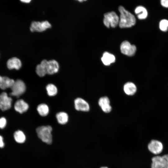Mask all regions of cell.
Instances as JSON below:
<instances>
[{
    "label": "cell",
    "instance_id": "1",
    "mask_svg": "<svg viewBox=\"0 0 168 168\" xmlns=\"http://www.w3.org/2000/svg\"><path fill=\"white\" fill-rule=\"evenodd\" d=\"M119 10L120 13L119 24L120 28L130 27L135 24L136 20L133 15L122 6L119 7Z\"/></svg>",
    "mask_w": 168,
    "mask_h": 168
},
{
    "label": "cell",
    "instance_id": "2",
    "mask_svg": "<svg viewBox=\"0 0 168 168\" xmlns=\"http://www.w3.org/2000/svg\"><path fill=\"white\" fill-rule=\"evenodd\" d=\"M52 130V128L49 125L42 126L37 128L36 132L38 137L42 142L50 144L53 140L51 133Z\"/></svg>",
    "mask_w": 168,
    "mask_h": 168
},
{
    "label": "cell",
    "instance_id": "3",
    "mask_svg": "<svg viewBox=\"0 0 168 168\" xmlns=\"http://www.w3.org/2000/svg\"><path fill=\"white\" fill-rule=\"evenodd\" d=\"M119 17L117 14L114 12H111L104 15L103 22L107 27L109 28L111 26L114 28L119 24Z\"/></svg>",
    "mask_w": 168,
    "mask_h": 168
},
{
    "label": "cell",
    "instance_id": "4",
    "mask_svg": "<svg viewBox=\"0 0 168 168\" xmlns=\"http://www.w3.org/2000/svg\"><path fill=\"white\" fill-rule=\"evenodd\" d=\"M10 88L12 91L10 94V95L19 97L25 92L26 90V86L22 81L17 80L15 81Z\"/></svg>",
    "mask_w": 168,
    "mask_h": 168
},
{
    "label": "cell",
    "instance_id": "5",
    "mask_svg": "<svg viewBox=\"0 0 168 168\" xmlns=\"http://www.w3.org/2000/svg\"><path fill=\"white\" fill-rule=\"evenodd\" d=\"M51 27V24L47 21L41 22L33 21L31 23L30 30L32 32H41Z\"/></svg>",
    "mask_w": 168,
    "mask_h": 168
},
{
    "label": "cell",
    "instance_id": "6",
    "mask_svg": "<svg viewBox=\"0 0 168 168\" xmlns=\"http://www.w3.org/2000/svg\"><path fill=\"white\" fill-rule=\"evenodd\" d=\"M120 48L122 53L129 56L134 55L136 51V47L135 45L131 44L126 40L122 43Z\"/></svg>",
    "mask_w": 168,
    "mask_h": 168
},
{
    "label": "cell",
    "instance_id": "7",
    "mask_svg": "<svg viewBox=\"0 0 168 168\" xmlns=\"http://www.w3.org/2000/svg\"><path fill=\"white\" fill-rule=\"evenodd\" d=\"M12 99L8 96L7 94L3 92L0 94V109L4 111L11 107Z\"/></svg>",
    "mask_w": 168,
    "mask_h": 168
},
{
    "label": "cell",
    "instance_id": "8",
    "mask_svg": "<svg viewBox=\"0 0 168 168\" xmlns=\"http://www.w3.org/2000/svg\"><path fill=\"white\" fill-rule=\"evenodd\" d=\"M149 150L155 155L160 154L163 149L162 143L160 141L155 140H152L148 145Z\"/></svg>",
    "mask_w": 168,
    "mask_h": 168
},
{
    "label": "cell",
    "instance_id": "9",
    "mask_svg": "<svg viewBox=\"0 0 168 168\" xmlns=\"http://www.w3.org/2000/svg\"><path fill=\"white\" fill-rule=\"evenodd\" d=\"M74 102L75 107L77 110L85 112L89 110L88 104L83 99L77 98L75 100Z\"/></svg>",
    "mask_w": 168,
    "mask_h": 168
},
{
    "label": "cell",
    "instance_id": "10",
    "mask_svg": "<svg viewBox=\"0 0 168 168\" xmlns=\"http://www.w3.org/2000/svg\"><path fill=\"white\" fill-rule=\"evenodd\" d=\"M46 68L47 74L52 75L58 72L59 65L56 60H51L47 61Z\"/></svg>",
    "mask_w": 168,
    "mask_h": 168
},
{
    "label": "cell",
    "instance_id": "11",
    "mask_svg": "<svg viewBox=\"0 0 168 168\" xmlns=\"http://www.w3.org/2000/svg\"><path fill=\"white\" fill-rule=\"evenodd\" d=\"M98 104L102 110L105 113L110 112L112 108L110 105V101L109 98L106 96L101 97L98 101Z\"/></svg>",
    "mask_w": 168,
    "mask_h": 168
},
{
    "label": "cell",
    "instance_id": "12",
    "mask_svg": "<svg viewBox=\"0 0 168 168\" xmlns=\"http://www.w3.org/2000/svg\"><path fill=\"white\" fill-rule=\"evenodd\" d=\"M151 168H163L166 166V162L162 156H157L152 158Z\"/></svg>",
    "mask_w": 168,
    "mask_h": 168
},
{
    "label": "cell",
    "instance_id": "13",
    "mask_svg": "<svg viewBox=\"0 0 168 168\" xmlns=\"http://www.w3.org/2000/svg\"><path fill=\"white\" fill-rule=\"evenodd\" d=\"M29 107L28 104L22 99L17 100L14 105L15 110L21 114L26 112L28 110Z\"/></svg>",
    "mask_w": 168,
    "mask_h": 168
},
{
    "label": "cell",
    "instance_id": "14",
    "mask_svg": "<svg viewBox=\"0 0 168 168\" xmlns=\"http://www.w3.org/2000/svg\"><path fill=\"white\" fill-rule=\"evenodd\" d=\"M7 66L9 69H15L18 70L21 67V61L16 57H13L9 59L7 62Z\"/></svg>",
    "mask_w": 168,
    "mask_h": 168
},
{
    "label": "cell",
    "instance_id": "15",
    "mask_svg": "<svg viewBox=\"0 0 168 168\" xmlns=\"http://www.w3.org/2000/svg\"><path fill=\"white\" fill-rule=\"evenodd\" d=\"M15 81L7 77L0 76V88L5 90L8 88H11Z\"/></svg>",
    "mask_w": 168,
    "mask_h": 168
},
{
    "label": "cell",
    "instance_id": "16",
    "mask_svg": "<svg viewBox=\"0 0 168 168\" xmlns=\"http://www.w3.org/2000/svg\"><path fill=\"white\" fill-rule=\"evenodd\" d=\"M47 61L45 59L43 60L40 64L37 66L36 72L40 77H44L47 74L46 67Z\"/></svg>",
    "mask_w": 168,
    "mask_h": 168
},
{
    "label": "cell",
    "instance_id": "17",
    "mask_svg": "<svg viewBox=\"0 0 168 168\" xmlns=\"http://www.w3.org/2000/svg\"><path fill=\"white\" fill-rule=\"evenodd\" d=\"M101 59L105 65L108 66L115 62V58L113 54L107 52H105L103 54Z\"/></svg>",
    "mask_w": 168,
    "mask_h": 168
},
{
    "label": "cell",
    "instance_id": "18",
    "mask_svg": "<svg viewBox=\"0 0 168 168\" xmlns=\"http://www.w3.org/2000/svg\"><path fill=\"white\" fill-rule=\"evenodd\" d=\"M124 90L125 94L127 95L131 96L133 95L136 93L137 87L133 83L129 82L124 84Z\"/></svg>",
    "mask_w": 168,
    "mask_h": 168
},
{
    "label": "cell",
    "instance_id": "19",
    "mask_svg": "<svg viewBox=\"0 0 168 168\" xmlns=\"http://www.w3.org/2000/svg\"><path fill=\"white\" fill-rule=\"evenodd\" d=\"M135 12L137 15L138 18L141 20L146 18L148 15L146 9L142 6L137 7L135 10Z\"/></svg>",
    "mask_w": 168,
    "mask_h": 168
},
{
    "label": "cell",
    "instance_id": "20",
    "mask_svg": "<svg viewBox=\"0 0 168 168\" xmlns=\"http://www.w3.org/2000/svg\"><path fill=\"white\" fill-rule=\"evenodd\" d=\"M56 116L58 122L60 124H64L68 122V116L65 112H59L57 114Z\"/></svg>",
    "mask_w": 168,
    "mask_h": 168
},
{
    "label": "cell",
    "instance_id": "21",
    "mask_svg": "<svg viewBox=\"0 0 168 168\" xmlns=\"http://www.w3.org/2000/svg\"><path fill=\"white\" fill-rule=\"evenodd\" d=\"M37 110L39 114L42 116L47 115L49 112L48 106L44 103L39 105L37 107Z\"/></svg>",
    "mask_w": 168,
    "mask_h": 168
},
{
    "label": "cell",
    "instance_id": "22",
    "mask_svg": "<svg viewBox=\"0 0 168 168\" xmlns=\"http://www.w3.org/2000/svg\"><path fill=\"white\" fill-rule=\"evenodd\" d=\"M14 136L16 142L18 143H23L26 140L25 134L21 130H18L16 131L14 133Z\"/></svg>",
    "mask_w": 168,
    "mask_h": 168
},
{
    "label": "cell",
    "instance_id": "23",
    "mask_svg": "<svg viewBox=\"0 0 168 168\" xmlns=\"http://www.w3.org/2000/svg\"><path fill=\"white\" fill-rule=\"evenodd\" d=\"M46 90L48 95L51 96L56 95L58 92L57 87L52 84H48L46 86Z\"/></svg>",
    "mask_w": 168,
    "mask_h": 168
},
{
    "label": "cell",
    "instance_id": "24",
    "mask_svg": "<svg viewBox=\"0 0 168 168\" xmlns=\"http://www.w3.org/2000/svg\"><path fill=\"white\" fill-rule=\"evenodd\" d=\"M159 28L163 31H166L168 29V20L166 19L161 20L159 23Z\"/></svg>",
    "mask_w": 168,
    "mask_h": 168
},
{
    "label": "cell",
    "instance_id": "25",
    "mask_svg": "<svg viewBox=\"0 0 168 168\" xmlns=\"http://www.w3.org/2000/svg\"><path fill=\"white\" fill-rule=\"evenodd\" d=\"M7 121L6 119L4 117L0 118V128H3L6 125Z\"/></svg>",
    "mask_w": 168,
    "mask_h": 168
},
{
    "label": "cell",
    "instance_id": "26",
    "mask_svg": "<svg viewBox=\"0 0 168 168\" xmlns=\"http://www.w3.org/2000/svg\"><path fill=\"white\" fill-rule=\"evenodd\" d=\"M161 2V5L163 7L168 8V0H162Z\"/></svg>",
    "mask_w": 168,
    "mask_h": 168
},
{
    "label": "cell",
    "instance_id": "27",
    "mask_svg": "<svg viewBox=\"0 0 168 168\" xmlns=\"http://www.w3.org/2000/svg\"><path fill=\"white\" fill-rule=\"evenodd\" d=\"M162 156L166 162V166H168V154Z\"/></svg>",
    "mask_w": 168,
    "mask_h": 168
},
{
    "label": "cell",
    "instance_id": "28",
    "mask_svg": "<svg viewBox=\"0 0 168 168\" xmlns=\"http://www.w3.org/2000/svg\"><path fill=\"white\" fill-rule=\"evenodd\" d=\"M4 146V143L3 141L2 137L0 135V147H2Z\"/></svg>",
    "mask_w": 168,
    "mask_h": 168
},
{
    "label": "cell",
    "instance_id": "29",
    "mask_svg": "<svg viewBox=\"0 0 168 168\" xmlns=\"http://www.w3.org/2000/svg\"><path fill=\"white\" fill-rule=\"evenodd\" d=\"M21 1L22 2H25V3H29L31 1V0H21Z\"/></svg>",
    "mask_w": 168,
    "mask_h": 168
},
{
    "label": "cell",
    "instance_id": "30",
    "mask_svg": "<svg viewBox=\"0 0 168 168\" xmlns=\"http://www.w3.org/2000/svg\"><path fill=\"white\" fill-rule=\"evenodd\" d=\"M100 168H109L108 167L106 166H102L100 167Z\"/></svg>",
    "mask_w": 168,
    "mask_h": 168
},
{
    "label": "cell",
    "instance_id": "31",
    "mask_svg": "<svg viewBox=\"0 0 168 168\" xmlns=\"http://www.w3.org/2000/svg\"><path fill=\"white\" fill-rule=\"evenodd\" d=\"M163 168H168V166H166Z\"/></svg>",
    "mask_w": 168,
    "mask_h": 168
}]
</instances>
